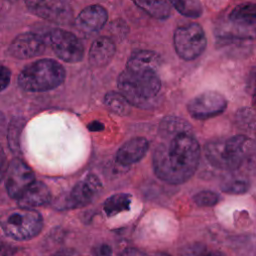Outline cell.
<instances>
[{"label": "cell", "mask_w": 256, "mask_h": 256, "mask_svg": "<svg viewBox=\"0 0 256 256\" xmlns=\"http://www.w3.org/2000/svg\"><path fill=\"white\" fill-rule=\"evenodd\" d=\"M160 142L153 153L155 175L169 184H182L196 172L201 148L191 125L182 118L168 116L159 125Z\"/></svg>", "instance_id": "6da1fadb"}, {"label": "cell", "mask_w": 256, "mask_h": 256, "mask_svg": "<svg viewBox=\"0 0 256 256\" xmlns=\"http://www.w3.org/2000/svg\"><path fill=\"white\" fill-rule=\"evenodd\" d=\"M204 151L212 166L227 171L241 169L256 156L253 141L245 135H236L224 141L209 142Z\"/></svg>", "instance_id": "7a4b0ae2"}, {"label": "cell", "mask_w": 256, "mask_h": 256, "mask_svg": "<svg viewBox=\"0 0 256 256\" xmlns=\"http://www.w3.org/2000/svg\"><path fill=\"white\" fill-rule=\"evenodd\" d=\"M118 88L130 104L148 107L160 92L161 81L156 72L126 69L119 75Z\"/></svg>", "instance_id": "3957f363"}, {"label": "cell", "mask_w": 256, "mask_h": 256, "mask_svg": "<svg viewBox=\"0 0 256 256\" xmlns=\"http://www.w3.org/2000/svg\"><path fill=\"white\" fill-rule=\"evenodd\" d=\"M65 75V69L60 63L52 59H41L21 71L18 84L28 92H45L59 87Z\"/></svg>", "instance_id": "277c9868"}, {"label": "cell", "mask_w": 256, "mask_h": 256, "mask_svg": "<svg viewBox=\"0 0 256 256\" xmlns=\"http://www.w3.org/2000/svg\"><path fill=\"white\" fill-rule=\"evenodd\" d=\"M4 232L18 241L30 240L42 230V216L34 210L23 208L9 213L1 222Z\"/></svg>", "instance_id": "5b68a950"}, {"label": "cell", "mask_w": 256, "mask_h": 256, "mask_svg": "<svg viewBox=\"0 0 256 256\" xmlns=\"http://www.w3.org/2000/svg\"><path fill=\"white\" fill-rule=\"evenodd\" d=\"M173 41L176 53L186 61L198 58L207 46L205 32L197 23H189L178 27L174 33Z\"/></svg>", "instance_id": "8992f818"}, {"label": "cell", "mask_w": 256, "mask_h": 256, "mask_svg": "<svg viewBox=\"0 0 256 256\" xmlns=\"http://www.w3.org/2000/svg\"><path fill=\"white\" fill-rule=\"evenodd\" d=\"M54 53L64 62L78 63L84 57V46L73 33L63 29H53L46 41Z\"/></svg>", "instance_id": "52a82bcc"}, {"label": "cell", "mask_w": 256, "mask_h": 256, "mask_svg": "<svg viewBox=\"0 0 256 256\" xmlns=\"http://www.w3.org/2000/svg\"><path fill=\"white\" fill-rule=\"evenodd\" d=\"M34 15L57 24H69L73 19L71 6L65 0H25Z\"/></svg>", "instance_id": "ba28073f"}, {"label": "cell", "mask_w": 256, "mask_h": 256, "mask_svg": "<svg viewBox=\"0 0 256 256\" xmlns=\"http://www.w3.org/2000/svg\"><path fill=\"white\" fill-rule=\"evenodd\" d=\"M227 108L225 97L215 91H207L194 97L187 105L189 114L198 120H206L222 114Z\"/></svg>", "instance_id": "9c48e42d"}, {"label": "cell", "mask_w": 256, "mask_h": 256, "mask_svg": "<svg viewBox=\"0 0 256 256\" xmlns=\"http://www.w3.org/2000/svg\"><path fill=\"white\" fill-rule=\"evenodd\" d=\"M35 181L33 170L21 159L11 161L6 172V189L11 198L18 199Z\"/></svg>", "instance_id": "30bf717a"}, {"label": "cell", "mask_w": 256, "mask_h": 256, "mask_svg": "<svg viewBox=\"0 0 256 256\" xmlns=\"http://www.w3.org/2000/svg\"><path fill=\"white\" fill-rule=\"evenodd\" d=\"M47 42L43 37L35 33H23L18 35L9 45L8 53L17 59H30L45 52Z\"/></svg>", "instance_id": "8fae6325"}, {"label": "cell", "mask_w": 256, "mask_h": 256, "mask_svg": "<svg viewBox=\"0 0 256 256\" xmlns=\"http://www.w3.org/2000/svg\"><path fill=\"white\" fill-rule=\"evenodd\" d=\"M101 189L99 179L94 175L87 176L79 182L69 194L65 205L67 208H79L89 204Z\"/></svg>", "instance_id": "7c38bea8"}, {"label": "cell", "mask_w": 256, "mask_h": 256, "mask_svg": "<svg viewBox=\"0 0 256 256\" xmlns=\"http://www.w3.org/2000/svg\"><path fill=\"white\" fill-rule=\"evenodd\" d=\"M108 19L106 9L100 5H91L83 9L76 18V27L84 33H94L101 30Z\"/></svg>", "instance_id": "4fadbf2b"}, {"label": "cell", "mask_w": 256, "mask_h": 256, "mask_svg": "<svg viewBox=\"0 0 256 256\" xmlns=\"http://www.w3.org/2000/svg\"><path fill=\"white\" fill-rule=\"evenodd\" d=\"M149 150V142L144 137H135L124 143L116 154V161L128 166L142 160Z\"/></svg>", "instance_id": "5bb4252c"}, {"label": "cell", "mask_w": 256, "mask_h": 256, "mask_svg": "<svg viewBox=\"0 0 256 256\" xmlns=\"http://www.w3.org/2000/svg\"><path fill=\"white\" fill-rule=\"evenodd\" d=\"M116 53L115 43L108 37H99L91 45L89 62L94 67L107 66Z\"/></svg>", "instance_id": "9a60e30c"}, {"label": "cell", "mask_w": 256, "mask_h": 256, "mask_svg": "<svg viewBox=\"0 0 256 256\" xmlns=\"http://www.w3.org/2000/svg\"><path fill=\"white\" fill-rule=\"evenodd\" d=\"M17 200L22 208L44 206L51 201V192L43 182L34 181Z\"/></svg>", "instance_id": "2e32d148"}, {"label": "cell", "mask_w": 256, "mask_h": 256, "mask_svg": "<svg viewBox=\"0 0 256 256\" xmlns=\"http://www.w3.org/2000/svg\"><path fill=\"white\" fill-rule=\"evenodd\" d=\"M161 66L160 56L149 50H138L131 54L128 62L127 68L132 71H146V72H156Z\"/></svg>", "instance_id": "e0dca14e"}, {"label": "cell", "mask_w": 256, "mask_h": 256, "mask_svg": "<svg viewBox=\"0 0 256 256\" xmlns=\"http://www.w3.org/2000/svg\"><path fill=\"white\" fill-rule=\"evenodd\" d=\"M218 36L224 40L244 41L256 38V28L254 26H245L229 20L219 26Z\"/></svg>", "instance_id": "ac0fdd59"}, {"label": "cell", "mask_w": 256, "mask_h": 256, "mask_svg": "<svg viewBox=\"0 0 256 256\" xmlns=\"http://www.w3.org/2000/svg\"><path fill=\"white\" fill-rule=\"evenodd\" d=\"M134 3L151 17L164 20L171 14V8L166 0H134Z\"/></svg>", "instance_id": "d6986e66"}, {"label": "cell", "mask_w": 256, "mask_h": 256, "mask_svg": "<svg viewBox=\"0 0 256 256\" xmlns=\"http://www.w3.org/2000/svg\"><path fill=\"white\" fill-rule=\"evenodd\" d=\"M132 196L130 194L119 193L112 195L104 202L103 209L108 217H113L122 212L129 211L131 208Z\"/></svg>", "instance_id": "ffe728a7"}, {"label": "cell", "mask_w": 256, "mask_h": 256, "mask_svg": "<svg viewBox=\"0 0 256 256\" xmlns=\"http://www.w3.org/2000/svg\"><path fill=\"white\" fill-rule=\"evenodd\" d=\"M229 20L245 26H255L256 3H244L236 6L231 11Z\"/></svg>", "instance_id": "44dd1931"}, {"label": "cell", "mask_w": 256, "mask_h": 256, "mask_svg": "<svg viewBox=\"0 0 256 256\" xmlns=\"http://www.w3.org/2000/svg\"><path fill=\"white\" fill-rule=\"evenodd\" d=\"M104 103L106 107L114 114L119 116H126L130 112V103L121 94L115 91L108 92L105 95Z\"/></svg>", "instance_id": "7402d4cb"}, {"label": "cell", "mask_w": 256, "mask_h": 256, "mask_svg": "<svg viewBox=\"0 0 256 256\" xmlns=\"http://www.w3.org/2000/svg\"><path fill=\"white\" fill-rule=\"evenodd\" d=\"M169 2L183 16L199 18L203 14V8L199 0H169Z\"/></svg>", "instance_id": "603a6c76"}, {"label": "cell", "mask_w": 256, "mask_h": 256, "mask_svg": "<svg viewBox=\"0 0 256 256\" xmlns=\"http://www.w3.org/2000/svg\"><path fill=\"white\" fill-rule=\"evenodd\" d=\"M250 188V183L242 178H230L221 184V190L224 193L238 195L247 192Z\"/></svg>", "instance_id": "cb8c5ba5"}, {"label": "cell", "mask_w": 256, "mask_h": 256, "mask_svg": "<svg viewBox=\"0 0 256 256\" xmlns=\"http://www.w3.org/2000/svg\"><path fill=\"white\" fill-rule=\"evenodd\" d=\"M193 201L201 207H212L220 201V196L213 191L204 190L194 195Z\"/></svg>", "instance_id": "d4e9b609"}, {"label": "cell", "mask_w": 256, "mask_h": 256, "mask_svg": "<svg viewBox=\"0 0 256 256\" xmlns=\"http://www.w3.org/2000/svg\"><path fill=\"white\" fill-rule=\"evenodd\" d=\"M206 254V246L202 243H192L184 246L179 256H204Z\"/></svg>", "instance_id": "484cf974"}, {"label": "cell", "mask_w": 256, "mask_h": 256, "mask_svg": "<svg viewBox=\"0 0 256 256\" xmlns=\"http://www.w3.org/2000/svg\"><path fill=\"white\" fill-rule=\"evenodd\" d=\"M10 80H11V72L9 68L0 64V92L5 90L9 86Z\"/></svg>", "instance_id": "4316f807"}, {"label": "cell", "mask_w": 256, "mask_h": 256, "mask_svg": "<svg viewBox=\"0 0 256 256\" xmlns=\"http://www.w3.org/2000/svg\"><path fill=\"white\" fill-rule=\"evenodd\" d=\"M7 168H8L7 158H6L3 148L0 145V182L4 179L6 172H7Z\"/></svg>", "instance_id": "83f0119b"}, {"label": "cell", "mask_w": 256, "mask_h": 256, "mask_svg": "<svg viewBox=\"0 0 256 256\" xmlns=\"http://www.w3.org/2000/svg\"><path fill=\"white\" fill-rule=\"evenodd\" d=\"M95 256H112V248L108 244H101L96 248Z\"/></svg>", "instance_id": "f1b7e54d"}, {"label": "cell", "mask_w": 256, "mask_h": 256, "mask_svg": "<svg viewBox=\"0 0 256 256\" xmlns=\"http://www.w3.org/2000/svg\"><path fill=\"white\" fill-rule=\"evenodd\" d=\"M118 256H148L144 252L140 251L139 249L136 248H127L123 250Z\"/></svg>", "instance_id": "f546056e"}, {"label": "cell", "mask_w": 256, "mask_h": 256, "mask_svg": "<svg viewBox=\"0 0 256 256\" xmlns=\"http://www.w3.org/2000/svg\"><path fill=\"white\" fill-rule=\"evenodd\" d=\"M89 128H90V130H92V131H100V130H103V129H104V126H103V124L100 123V122H93V123L90 124Z\"/></svg>", "instance_id": "4dcf8cb0"}, {"label": "cell", "mask_w": 256, "mask_h": 256, "mask_svg": "<svg viewBox=\"0 0 256 256\" xmlns=\"http://www.w3.org/2000/svg\"><path fill=\"white\" fill-rule=\"evenodd\" d=\"M52 256H74L71 252H66V251H61V252H58Z\"/></svg>", "instance_id": "1f68e13d"}, {"label": "cell", "mask_w": 256, "mask_h": 256, "mask_svg": "<svg viewBox=\"0 0 256 256\" xmlns=\"http://www.w3.org/2000/svg\"><path fill=\"white\" fill-rule=\"evenodd\" d=\"M204 256H224V255H222L220 253H210V254H205Z\"/></svg>", "instance_id": "d6a6232c"}, {"label": "cell", "mask_w": 256, "mask_h": 256, "mask_svg": "<svg viewBox=\"0 0 256 256\" xmlns=\"http://www.w3.org/2000/svg\"><path fill=\"white\" fill-rule=\"evenodd\" d=\"M153 256H170L169 254H166V253H158V254H155Z\"/></svg>", "instance_id": "836d02e7"}]
</instances>
